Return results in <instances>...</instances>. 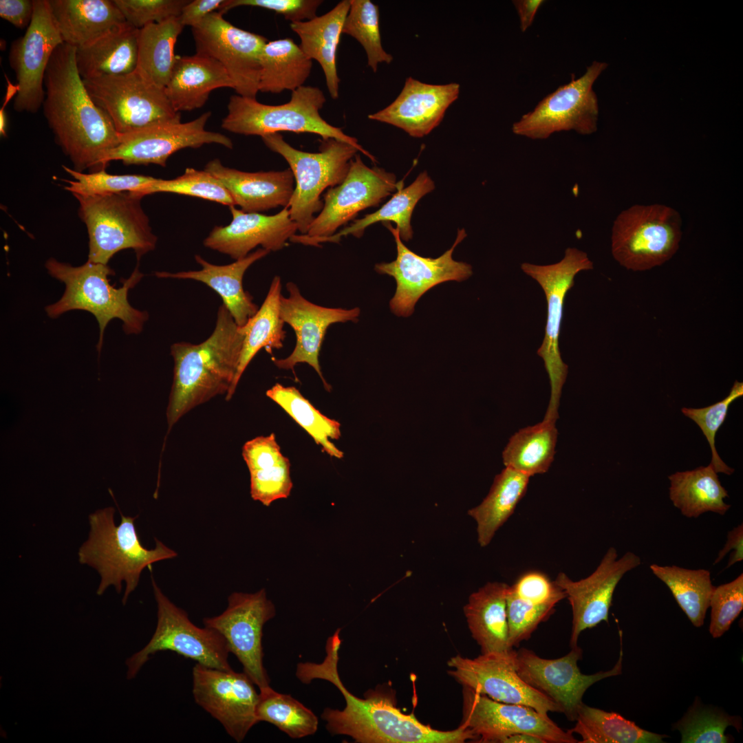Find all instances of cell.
Returning a JSON list of instances; mask_svg holds the SVG:
<instances>
[{"mask_svg":"<svg viewBox=\"0 0 743 743\" xmlns=\"http://www.w3.org/2000/svg\"><path fill=\"white\" fill-rule=\"evenodd\" d=\"M228 208L230 223L215 226L203 244L235 260L246 257L259 246L269 252L281 250L298 230L290 219L288 207L273 215L246 213L235 206Z\"/></svg>","mask_w":743,"mask_h":743,"instance_id":"cell-26","label":"cell"},{"mask_svg":"<svg viewBox=\"0 0 743 743\" xmlns=\"http://www.w3.org/2000/svg\"><path fill=\"white\" fill-rule=\"evenodd\" d=\"M321 0H225L219 12L224 14L239 6L258 7L275 12L290 23L310 20L315 17Z\"/></svg>","mask_w":743,"mask_h":743,"instance_id":"cell-55","label":"cell"},{"mask_svg":"<svg viewBox=\"0 0 743 743\" xmlns=\"http://www.w3.org/2000/svg\"><path fill=\"white\" fill-rule=\"evenodd\" d=\"M139 31L125 23L93 43L76 49V62L81 78L119 76L135 71Z\"/></svg>","mask_w":743,"mask_h":743,"instance_id":"cell-35","label":"cell"},{"mask_svg":"<svg viewBox=\"0 0 743 743\" xmlns=\"http://www.w3.org/2000/svg\"><path fill=\"white\" fill-rule=\"evenodd\" d=\"M73 180H67L64 189L73 195H97L135 192L153 182L155 177L137 174L114 175L105 169L85 173L63 166Z\"/></svg>","mask_w":743,"mask_h":743,"instance_id":"cell-50","label":"cell"},{"mask_svg":"<svg viewBox=\"0 0 743 743\" xmlns=\"http://www.w3.org/2000/svg\"><path fill=\"white\" fill-rule=\"evenodd\" d=\"M592 268L593 263L587 253L571 247L566 248L563 258L557 263L537 265L524 262L521 265L522 271L540 285L547 301L545 335L537 353L543 360L551 387L545 417L554 420L558 418L559 398L568 371L561 359L559 343L564 300L574 286L575 276Z\"/></svg>","mask_w":743,"mask_h":743,"instance_id":"cell-12","label":"cell"},{"mask_svg":"<svg viewBox=\"0 0 743 743\" xmlns=\"http://www.w3.org/2000/svg\"><path fill=\"white\" fill-rule=\"evenodd\" d=\"M265 145L288 163L294 190L288 206L290 219L301 235L308 233L314 214L323 206L322 193L340 184L349 169L350 162L360 151L353 145L334 138L322 139L318 152L298 150L279 133L261 137Z\"/></svg>","mask_w":743,"mask_h":743,"instance_id":"cell-8","label":"cell"},{"mask_svg":"<svg viewBox=\"0 0 743 743\" xmlns=\"http://www.w3.org/2000/svg\"><path fill=\"white\" fill-rule=\"evenodd\" d=\"M244 333L222 304L215 327L203 342H178L171 347L173 383L166 409L168 432L187 412L230 390L241 355Z\"/></svg>","mask_w":743,"mask_h":743,"instance_id":"cell-2","label":"cell"},{"mask_svg":"<svg viewBox=\"0 0 743 743\" xmlns=\"http://www.w3.org/2000/svg\"><path fill=\"white\" fill-rule=\"evenodd\" d=\"M325 102L322 90L310 85H303L292 91L290 100L279 105H266L256 98L233 95L222 127L234 133L261 137L280 131L314 133L323 140L334 138L347 142L375 162V158L358 144L356 138L345 134L341 128L330 125L321 116L320 110Z\"/></svg>","mask_w":743,"mask_h":743,"instance_id":"cell-6","label":"cell"},{"mask_svg":"<svg viewBox=\"0 0 743 743\" xmlns=\"http://www.w3.org/2000/svg\"><path fill=\"white\" fill-rule=\"evenodd\" d=\"M189 0H114L126 22L140 30L178 17Z\"/></svg>","mask_w":743,"mask_h":743,"instance_id":"cell-54","label":"cell"},{"mask_svg":"<svg viewBox=\"0 0 743 743\" xmlns=\"http://www.w3.org/2000/svg\"><path fill=\"white\" fill-rule=\"evenodd\" d=\"M266 394L301 427L323 452L338 459L343 457V451L331 441L341 436L338 421L323 415L294 387L276 383Z\"/></svg>","mask_w":743,"mask_h":743,"instance_id":"cell-44","label":"cell"},{"mask_svg":"<svg viewBox=\"0 0 743 743\" xmlns=\"http://www.w3.org/2000/svg\"><path fill=\"white\" fill-rule=\"evenodd\" d=\"M257 717L259 722L271 723L294 739L313 735L318 729V718L310 709L270 686L259 689Z\"/></svg>","mask_w":743,"mask_h":743,"instance_id":"cell-46","label":"cell"},{"mask_svg":"<svg viewBox=\"0 0 743 743\" xmlns=\"http://www.w3.org/2000/svg\"><path fill=\"white\" fill-rule=\"evenodd\" d=\"M275 616V607L264 589L255 593L233 592L219 615L205 618V627L218 632L225 639L246 673L259 689L270 686L263 666L262 645L265 623Z\"/></svg>","mask_w":743,"mask_h":743,"instance_id":"cell-17","label":"cell"},{"mask_svg":"<svg viewBox=\"0 0 743 743\" xmlns=\"http://www.w3.org/2000/svg\"><path fill=\"white\" fill-rule=\"evenodd\" d=\"M349 1L350 8L342 32L361 44L367 54L368 66L376 72L378 64H389L393 60V56L382 45L378 7L370 0Z\"/></svg>","mask_w":743,"mask_h":743,"instance_id":"cell-48","label":"cell"},{"mask_svg":"<svg viewBox=\"0 0 743 743\" xmlns=\"http://www.w3.org/2000/svg\"><path fill=\"white\" fill-rule=\"evenodd\" d=\"M63 43L87 46L127 23L114 0H48Z\"/></svg>","mask_w":743,"mask_h":743,"instance_id":"cell-30","label":"cell"},{"mask_svg":"<svg viewBox=\"0 0 743 743\" xmlns=\"http://www.w3.org/2000/svg\"><path fill=\"white\" fill-rule=\"evenodd\" d=\"M204 170L224 186L233 200L246 213H259L279 206L288 207L294 190L291 169L245 172L222 164L218 158L206 163Z\"/></svg>","mask_w":743,"mask_h":743,"instance_id":"cell-28","label":"cell"},{"mask_svg":"<svg viewBox=\"0 0 743 743\" xmlns=\"http://www.w3.org/2000/svg\"><path fill=\"white\" fill-rule=\"evenodd\" d=\"M195 702L216 719L237 742L259 722V693L244 672L222 670L196 663L193 668Z\"/></svg>","mask_w":743,"mask_h":743,"instance_id":"cell-21","label":"cell"},{"mask_svg":"<svg viewBox=\"0 0 743 743\" xmlns=\"http://www.w3.org/2000/svg\"><path fill=\"white\" fill-rule=\"evenodd\" d=\"M286 289L288 296H281L280 314L284 323L293 329L296 344L288 357L273 359V363L278 368L286 370H293L299 363L308 364L319 374L325 389L330 391L331 385L324 378L319 363L320 351L326 332L330 325L336 323L357 322L360 309L316 305L306 299L292 282L286 284Z\"/></svg>","mask_w":743,"mask_h":743,"instance_id":"cell-25","label":"cell"},{"mask_svg":"<svg viewBox=\"0 0 743 743\" xmlns=\"http://www.w3.org/2000/svg\"><path fill=\"white\" fill-rule=\"evenodd\" d=\"M214 12L191 28L196 53L208 56L226 69L237 95L256 98L260 56L267 39L239 28Z\"/></svg>","mask_w":743,"mask_h":743,"instance_id":"cell-16","label":"cell"},{"mask_svg":"<svg viewBox=\"0 0 743 743\" xmlns=\"http://www.w3.org/2000/svg\"><path fill=\"white\" fill-rule=\"evenodd\" d=\"M619 633L620 654L610 670L590 675L582 674L577 665L582 650L577 646L566 655L555 659L543 658L531 650L521 648L515 654L517 672L526 683L551 699L569 720H575L586 690L601 680L621 673V631Z\"/></svg>","mask_w":743,"mask_h":743,"instance_id":"cell-19","label":"cell"},{"mask_svg":"<svg viewBox=\"0 0 743 743\" xmlns=\"http://www.w3.org/2000/svg\"><path fill=\"white\" fill-rule=\"evenodd\" d=\"M669 495L674 506L682 515L697 518L707 512L724 515L731 506L724 502L729 497L710 463L690 471L676 472L668 476Z\"/></svg>","mask_w":743,"mask_h":743,"instance_id":"cell-37","label":"cell"},{"mask_svg":"<svg viewBox=\"0 0 743 743\" xmlns=\"http://www.w3.org/2000/svg\"><path fill=\"white\" fill-rule=\"evenodd\" d=\"M184 26L178 17L152 23L139 31L137 69L164 88L176 59L175 45Z\"/></svg>","mask_w":743,"mask_h":743,"instance_id":"cell-42","label":"cell"},{"mask_svg":"<svg viewBox=\"0 0 743 743\" xmlns=\"http://www.w3.org/2000/svg\"><path fill=\"white\" fill-rule=\"evenodd\" d=\"M516 651L508 654H482L475 658L457 655L447 664L449 674L463 687L504 703L522 704L543 714L561 713L548 697L531 687L518 675Z\"/></svg>","mask_w":743,"mask_h":743,"instance_id":"cell-22","label":"cell"},{"mask_svg":"<svg viewBox=\"0 0 743 743\" xmlns=\"http://www.w3.org/2000/svg\"><path fill=\"white\" fill-rule=\"evenodd\" d=\"M73 196L87 230V261L108 265L125 249H132L139 260L155 249L158 237L142 207V198L129 192Z\"/></svg>","mask_w":743,"mask_h":743,"instance_id":"cell-7","label":"cell"},{"mask_svg":"<svg viewBox=\"0 0 743 743\" xmlns=\"http://www.w3.org/2000/svg\"><path fill=\"white\" fill-rule=\"evenodd\" d=\"M575 721L570 731L581 735L580 743H662L668 737L642 729L619 713L584 703L579 708Z\"/></svg>","mask_w":743,"mask_h":743,"instance_id":"cell-43","label":"cell"},{"mask_svg":"<svg viewBox=\"0 0 743 743\" xmlns=\"http://www.w3.org/2000/svg\"><path fill=\"white\" fill-rule=\"evenodd\" d=\"M242 456L250 476V495L266 506L287 498L292 488L290 462L281 452L276 436L271 433L247 441Z\"/></svg>","mask_w":743,"mask_h":743,"instance_id":"cell-33","label":"cell"},{"mask_svg":"<svg viewBox=\"0 0 743 743\" xmlns=\"http://www.w3.org/2000/svg\"><path fill=\"white\" fill-rule=\"evenodd\" d=\"M281 280L275 276L269 288L267 295L257 312L241 327L244 338L237 373L233 385L226 395L230 400L235 392L238 383L255 356L261 349L272 354L273 349H279L283 345L286 332L283 330L284 321L280 314Z\"/></svg>","mask_w":743,"mask_h":743,"instance_id":"cell-36","label":"cell"},{"mask_svg":"<svg viewBox=\"0 0 743 743\" xmlns=\"http://www.w3.org/2000/svg\"><path fill=\"white\" fill-rule=\"evenodd\" d=\"M269 252L260 248L244 258L222 266L211 263L200 255H195V259L201 266L200 270L157 272L155 275L159 278L191 279L204 283L219 295L236 324L242 327L259 309L252 296L243 288L244 275L252 264Z\"/></svg>","mask_w":743,"mask_h":743,"instance_id":"cell-29","label":"cell"},{"mask_svg":"<svg viewBox=\"0 0 743 743\" xmlns=\"http://www.w3.org/2000/svg\"><path fill=\"white\" fill-rule=\"evenodd\" d=\"M641 563L640 557L630 551L618 559L616 550L610 547L596 569L588 577L574 581L565 573H559L554 582L566 593L572 610L571 648L578 646L583 631L602 621L608 623L616 587L627 572Z\"/></svg>","mask_w":743,"mask_h":743,"instance_id":"cell-24","label":"cell"},{"mask_svg":"<svg viewBox=\"0 0 743 743\" xmlns=\"http://www.w3.org/2000/svg\"><path fill=\"white\" fill-rule=\"evenodd\" d=\"M76 48L63 43L46 69L43 110L55 141L75 170L105 169L120 141L108 115L91 98L76 62Z\"/></svg>","mask_w":743,"mask_h":743,"instance_id":"cell-1","label":"cell"},{"mask_svg":"<svg viewBox=\"0 0 743 743\" xmlns=\"http://www.w3.org/2000/svg\"><path fill=\"white\" fill-rule=\"evenodd\" d=\"M743 395V383L736 380L729 394L721 401L702 408L683 407L682 413L692 420L700 428L711 449V462L717 473L731 475L735 470L727 466L720 457L715 446L717 431L724 422L730 405Z\"/></svg>","mask_w":743,"mask_h":743,"instance_id":"cell-51","label":"cell"},{"mask_svg":"<svg viewBox=\"0 0 743 743\" xmlns=\"http://www.w3.org/2000/svg\"><path fill=\"white\" fill-rule=\"evenodd\" d=\"M83 81L94 102L108 115L121 136L181 121V114L173 108L164 88L137 69L123 75Z\"/></svg>","mask_w":743,"mask_h":743,"instance_id":"cell-11","label":"cell"},{"mask_svg":"<svg viewBox=\"0 0 743 743\" xmlns=\"http://www.w3.org/2000/svg\"><path fill=\"white\" fill-rule=\"evenodd\" d=\"M32 21L25 34L14 40L8 61L15 73L18 92L13 108L18 112L36 113L45 99L44 80L53 52L63 43L48 0H34Z\"/></svg>","mask_w":743,"mask_h":743,"instance_id":"cell-18","label":"cell"},{"mask_svg":"<svg viewBox=\"0 0 743 743\" xmlns=\"http://www.w3.org/2000/svg\"><path fill=\"white\" fill-rule=\"evenodd\" d=\"M34 9V0L0 1V17L20 29L29 26Z\"/></svg>","mask_w":743,"mask_h":743,"instance_id":"cell-56","label":"cell"},{"mask_svg":"<svg viewBox=\"0 0 743 743\" xmlns=\"http://www.w3.org/2000/svg\"><path fill=\"white\" fill-rule=\"evenodd\" d=\"M681 225L680 214L669 206H632L614 222L612 255L622 266L634 271L658 266L678 249Z\"/></svg>","mask_w":743,"mask_h":743,"instance_id":"cell-9","label":"cell"},{"mask_svg":"<svg viewBox=\"0 0 743 743\" xmlns=\"http://www.w3.org/2000/svg\"><path fill=\"white\" fill-rule=\"evenodd\" d=\"M402 186L403 182H397L394 173L376 166L370 168L360 155H356L344 180L325 194L323 206L308 233L294 235L290 241L310 245L316 239L330 237L361 211L378 206Z\"/></svg>","mask_w":743,"mask_h":743,"instance_id":"cell-14","label":"cell"},{"mask_svg":"<svg viewBox=\"0 0 743 743\" xmlns=\"http://www.w3.org/2000/svg\"><path fill=\"white\" fill-rule=\"evenodd\" d=\"M709 632L720 638L727 632L743 609V574L727 583L715 586L709 602Z\"/></svg>","mask_w":743,"mask_h":743,"instance_id":"cell-53","label":"cell"},{"mask_svg":"<svg viewBox=\"0 0 743 743\" xmlns=\"http://www.w3.org/2000/svg\"><path fill=\"white\" fill-rule=\"evenodd\" d=\"M607 67L606 63L594 61L580 78L559 86L513 123V132L533 140L546 139L563 131L581 135L595 132L599 105L592 86Z\"/></svg>","mask_w":743,"mask_h":743,"instance_id":"cell-13","label":"cell"},{"mask_svg":"<svg viewBox=\"0 0 743 743\" xmlns=\"http://www.w3.org/2000/svg\"><path fill=\"white\" fill-rule=\"evenodd\" d=\"M156 193H175L207 200L228 207L235 206L233 198L224 186L204 169L186 168L182 175L175 178H155L149 184L131 193L142 198Z\"/></svg>","mask_w":743,"mask_h":743,"instance_id":"cell-49","label":"cell"},{"mask_svg":"<svg viewBox=\"0 0 743 743\" xmlns=\"http://www.w3.org/2000/svg\"><path fill=\"white\" fill-rule=\"evenodd\" d=\"M383 224L394 237L397 256L391 262L376 263L374 270L378 274L392 277L396 281V292L389 302L394 314L410 316L418 301L432 288L446 281H464L472 275L470 264L457 261L452 256L455 248L466 237L464 229L457 230V237L449 250L437 258H431L422 257L409 249L396 228L390 222Z\"/></svg>","mask_w":743,"mask_h":743,"instance_id":"cell-15","label":"cell"},{"mask_svg":"<svg viewBox=\"0 0 743 743\" xmlns=\"http://www.w3.org/2000/svg\"><path fill=\"white\" fill-rule=\"evenodd\" d=\"M211 111L194 120L171 122L121 136L119 144L108 153L105 163L121 161L127 165L156 164L166 166L169 157L186 148H199L217 144L232 149L231 140L225 135L205 129Z\"/></svg>","mask_w":743,"mask_h":743,"instance_id":"cell-23","label":"cell"},{"mask_svg":"<svg viewBox=\"0 0 743 743\" xmlns=\"http://www.w3.org/2000/svg\"><path fill=\"white\" fill-rule=\"evenodd\" d=\"M557 439L555 421L544 418L510 438L502 453L504 464L528 477L544 473L553 460Z\"/></svg>","mask_w":743,"mask_h":743,"instance_id":"cell-41","label":"cell"},{"mask_svg":"<svg viewBox=\"0 0 743 743\" xmlns=\"http://www.w3.org/2000/svg\"><path fill=\"white\" fill-rule=\"evenodd\" d=\"M345 701L343 710L325 708L321 718L332 735H345L360 743H462L477 737L465 726L452 731H440L419 722L413 713L405 714L396 707L393 696L385 689L368 691L365 698L350 693L343 684L338 667L323 673Z\"/></svg>","mask_w":743,"mask_h":743,"instance_id":"cell-3","label":"cell"},{"mask_svg":"<svg viewBox=\"0 0 743 743\" xmlns=\"http://www.w3.org/2000/svg\"><path fill=\"white\" fill-rule=\"evenodd\" d=\"M114 514V508L108 507L89 515V536L79 548L78 556L81 564L88 565L99 574L98 595L103 594L110 586L120 593L122 583L125 582L122 600L125 605L144 568L157 561L173 559L177 553L157 539L154 548H144L134 524L136 517L120 513V523L116 525Z\"/></svg>","mask_w":743,"mask_h":743,"instance_id":"cell-4","label":"cell"},{"mask_svg":"<svg viewBox=\"0 0 743 743\" xmlns=\"http://www.w3.org/2000/svg\"><path fill=\"white\" fill-rule=\"evenodd\" d=\"M529 477L506 467L495 476L491 490L482 502L469 510V515L477 523V541L480 546H486L499 528L513 514L526 491Z\"/></svg>","mask_w":743,"mask_h":743,"instance_id":"cell-40","label":"cell"},{"mask_svg":"<svg viewBox=\"0 0 743 743\" xmlns=\"http://www.w3.org/2000/svg\"><path fill=\"white\" fill-rule=\"evenodd\" d=\"M501 743H546L542 738L529 733H520L510 735L502 740Z\"/></svg>","mask_w":743,"mask_h":743,"instance_id":"cell-60","label":"cell"},{"mask_svg":"<svg viewBox=\"0 0 743 743\" xmlns=\"http://www.w3.org/2000/svg\"><path fill=\"white\" fill-rule=\"evenodd\" d=\"M741 719L717 707L706 706L696 699L684 716L674 724L681 734L682 743H726L729 726L741 729Z\"/></svg>","mask_w":743,"mask_h":743,"instance_id":"cell-47","label":"cell"},{"mask_svg":"<svg viewBox=\"0 0 743 743\" xmlns=\"http://www.w3.org/2000/svg\"><path fill=\"white\" fill-rule=\"evenodd\" d=\"M151 582L158 608L156 628L149 643L126 660L127 678H134L152 655L167 650L208 667L232 669L224 637L213 629L194 625L187 613L164 595L153 577Z\"/></svg>","mask_w":743,"mask_h":743,"instance_id":"cell-10","label":"cell"},{"mask_svg":"<svg viewBox=\"0 0 743 743\" xmlns=\"http://www.w3.org/2000/svg\"><path fill=\"white\" fill-rule=\"evenodd\" d=\"M349 8V0H343L321 16L290 23L291 30L300 39L299 47L303 53L320 64L333 99L338 97L341 80L337 73L336 52Z\"/></svg>","mask_w":743,"mask_h":743,"instance_id":"cell-34","label":"cell"},{"mask_svg":"<svg viewBox=\"0 0 743 743\" xmlns=\"http://www.w3.org/2000/svg\"><path fill=\"white\" fill-rule=\"evenodd\" d=\"M312 67V60L292 39L268 41L260 56L259 91H293L303 85Z\"/></svg>","mask_w":743,"mask_h":743,"instance_id":"cell-39","label":"cell"},{"mask_svg":"<svg viewBox=\"0 0 743 743\" xmlns=\"http://www.w3.org/2000/svg\"><path fill=\"white\" fill-rule=\"evenodd\" d=\"M233 89L225 68L216 60L201 54L176 56L164 91L173 108L180 113L203 107L212 91Z\"/></svg>","mask_w":743,"mask_h":743,"instance_id":"cell-31","label":"cell"},{"mask_svg":"<svg viewBox=\"0 0 743 743\" xmlns=\"http://www.w3.org/2000/svg\"><path fill=\"white\" fill-rule=\"evenodd\" d=\"M463 687L462 724L477 737L478 742H502L520 733L537 735L546 743L579 742L570 730H563L548 714L525 705L498 702Z\"/></svg>","mask_w":743,"mask_h":743,"instance_id":"cell-20","label":"cell"},{"mask_svg":"<svg viewBox=\"0 0 743 743\" xmlns=\"http://www.w3.org/2000/svg\"><path fill=\"white\" fill-rule=\"evenodd\" d=\"M555 605L517 596L509 590L506 596L508 642L511 648L528 640L539 624L547 620Z\"/></svg>","mask_w":743,"mask_h":743,"instance_id":"cell-52","label":"cell"},{"mask_svg":"<svg viewBox=\"0 0 743 743\" xmlns=\"http://www.w3.org/2000/svg\"><path fill=\"white\" fill-rule=\"evenodd\" d=\"M45 268L50 275L65 286L61 298L45 307L47 316L56 319L75 310L92 314L99 325L96 345L99 353L105 330L111 320H121L123 330L127 334H138L142 331L149 314L132 307L128 301L129 290L143 277L138 266L120 288L110 284L108 277L114 274V272L108 265L87 261L80 266H73L51 257L45 262Z\"/></svg>","mask_w":743,"mask_h":743,"instance_id":"cell-5","label":"cell"},{"mask_svg":"<svg viewBox=\"0 0 743 743\" xmlns=\"http://www.w3.org/2000/svg\"><path fill=\"white\" fill-rule=\"evenodd\" d=\"M730 558L726 568H729L733 564L740 562L743 559V525L740 524L728 532L727 540L718 554L714 561V565L720 563L723 558L731 550Z\"/></svg>","mask_w":743,"mask_h":743,"instance_id":"cell-58","label":"cell"},{"mask_svg":"<svg viewBox=\"0 0 743 743\" xmlns=\"http://www.w3.org/2000/svg\"><path fill=\"white\" fill-rule=\"evenodd\" d=\"M649 568L668 587L692 625L702 626L715 588L710 572L656 563L651 564Z\"/></svg>","mask_w":743,"mask_h":743,"instance_id":"cell-45","label":"cell"},{"mask_svg":"<svg viewBox=\"0 0 743 743\" xmlns=\"http://www.w3.org/2000/svg\"><path fill=\"white\" fill-rule=\"evenodd\" d=\"M434 189V182L426 171L422 172L409 186L400 188L388 202L374 213L354 219L352 224L334 235L316 239L310 246H319L320 244L324 242L338 243L342 237L348 235L360 237L368 226L378 222H394L401 239L408 241L413 233L411 218L415 206L422 197Z\"/></svg>","mask_w":743,"mask_h":743,"instance_id":"cell-38","label":"cell"},{"mask_svg":"<svg viewBox=\"0 0 743 743\" xmlns=\"http://www.w3.org/2000/svg\"><path fill=\"white\" fill-rule=\"evenodd\" d=\"M225 0H193L183 7L178 17L181 24L191 28L197 25L208 14L219 11Z\"/></svg>","mask_w":743,"mask_h":743,"instance_id":"cell-57","label":"cell"},{"mask_svg":"<svg viewBox=\"0 0 743 743\" xmlns=\"http://www.w3.org/2000/svg\"><path fill=\"white\" fill-rule=\"evenodd\" d=\"M459 93L460 85L456 83L431 85L409 77L398 97L387 107L368 115V118L421 138L440 125Z\"/></svg>","mask_w":743,"mask_h":743,"instance_id":"cell-27","label":"cell"},{"mask_svg":"<svg viewBox=\"0 0 743 743\" xmlns=\"http://www.w3.org/2000/svg\"><path fill=\"white\" fill-rule=\"evenodd\" d=\"M507 584L490 582L472 593L464 607L468 627L483 654H508Z\"/></svg>","mask_w":743,"mask_h":743,"instance_id":"cell-32","label":"cell"},{"mask_svg":"<svg viewBox=\"0 0 743 743\" xmlns=\"http://www.w3.org/2000/svg\"><path fill=\"white\" fill-rule=\"evenodd\" d=\"M543 2V0H515L513 1L518 13L520 29L522 32H526L532 25L539 8Z\"/></svg>","mask_w":743,"mask_h":743,"instance_id":"cell-59","label":"cell"}]
</instances>
